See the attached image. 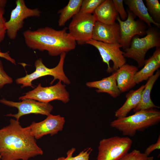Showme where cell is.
Masks as SVG:
<instances>
[{"label": "cell", "instance_id": "cell-1", "mask_svg": "<svg viewBox=\"0 0 160 160\" xmlns=\"http://www.w3.org/2000/svg\"><path fill=\"white\" fill-rule=\"evenodd\" d=\"M9 124L0 129L1 160H28L43 154L32 135L30 126L22 127L11 119Z\"/></svg>", "mask_w": 160, "mask_h": 160}, {"label": "cell", "instance_id": "cell-2", "mask_svg": "<svg viewBox=\"0 0 160 160\" xmlns=\"http://www.w3.org/2000/svg\"><path fill=\"white\" fill-rule=\"evenodd\" d=\"M66 27L57 30L46 27L34 31L27 30L23 35L25 43L29 48L47 51L51 56L60 55L74 49L76 42L67 31Z\"/></svg>", "mask_w": 160, "mask_h": 160}, {"label": "cell", "instance_id": "cell-3", "mask_svg": "<svg viewBox=\"0 0 160 160\" xmlns=\"http://www.w3.org/2000/svg\"><path fill=\"white\" fill-rule=\"evenodd\" d=\"M160 121V111L156 108L142 110L132 115L117 119L111 126L121 132L124 135L134 136L137 131H143Z\"/></svg>", "mask_w": 160, "mask_h": 160}, {"label": "cell", "instance_id": "cell-4", "mask_svg": "<svg viewBox=\"0 0 160 160\" xmlns=\"http://www.w3.org/2000/svg\"><path fill=\"white\" fill-rule=\"evenodd\" d=\"M146 32L145 36L142 38L138 35L134 36L129 47L124 49V56L135 60L139 67L144 66L145 55L149 49L160 47V33L157 28L148 27Z\"/></svg>", "mask_w": 160, "mask_h": 160}, {"label": "cell", "instance_id": "cell-5", "mask_svg": "<svg viewBox=\"0 0 160 160\" xmlns=\"http://www.w3.org/2000/svg\"><path fill=\"white\" fill-rule=\"evenodd\" d=\"M66 55L65 53L61 54L58 64L54 68H51L46 67L43 64L41 59L37 60L34 63L35 71L29 74H27L24 77L17 79L16 80V83L21 84V88L26 87L33 88L32 83L33 81L43 76H51L54 78L50 83L51 84L57 79L61 81L65 84H70L71 81L65 74L63 69Z\"/></svg>", "mask_w": 160, "mask_h": 160}, {"label": "cell", "instance_id": "cell-6", "mask_svg": "<svg viewBox=\"0 0 160 160\" xmlns=\"http://www.w3.org/2000/svg\"><path fill=\"white\" fill-rule=\"evenodd\" d=\"M132 143L127 137L103 139L99 143L97 160H120L128 153Z\"/></svg>", "mask_w": 160, "mask_h": 160}, {"label": "cell", "instance_id": "cell-7", "mask_svg": "<svg viewBox=\"0 0 160 160\" xmlns=\"http://www.w3.org/2000/svg\"><path fill=\"white\" fill-rule=\"evenodd\" d=\"M65 86L60 80L56 84L47 87H43L40 83L33 89L20 97L19 100L31 99L44 103L58 100L66 103L70 100V96Z\"/></svg>", "mask_w": 160, "mask_h": 160}, {"label": "cell", "instance_id": "cell-8", "mask_svg": "<svg viewBox=\"0 0 160 160\" xmlns=\"http://www.w3.org/2000/svg\"><path fill=\"white\" fill-rule=\"evenodd\" d=\"M86 44L93 46L98 50L103 62L107 65L106 71L108 73L116 71L126 63L124 52L121 50L122 47L119 44H107L92 39Z\"/></svg>", "mask_w": 160, "mask_h": 160}, {"label": "cell", "instance_id": "cell-9", "mask_svg": "<svg viewBox=\"0 0 160 160\" xmlns=\"http://www.w3.org/2000/svg\"><path fill=\"white\" fill-rule=\"evenodd\" d=\"M16 6L11 13L9 20L6 21V33L11 39H14L18 32L23 26L24 20L30 17H39L41 11L38 8L27 7L23 0H17Z\"/></svg>", "mask_w": 160, "mask_h": 160}, {"label": "cell", "instance_id": "cell-10", "mask_svg": "<svg viewBox=\"0 0 160 160\" xmlns=\"http://www.w3.org/2000/svg\"><path fill=\"white\" fill-rule=\"evenodd\" d=\"M96 22L92 14L78 13L73 17L69 25V33L79 44H86L92 39Z\"/></svg>", "mask_w": 160, "mask_h": 160}, {"label": "cell", "instance_id": "cell-11", "mask_svg": "<svg viewBox=\"0 0 160 160\" xmlns=\"http://www.w3.org/2000/svg\"><path fill=\"white\" fill-rule=\"evenodd\" d=\"M128 17L124 21L122 20L118 15L116 19L119 25L120 39L119 44L124 49L128 48L132 38L135 36H143L146 34L148 26L140 19L135 20L136 16L128 9Z\"/></svg>", "mask_w": 160, "mask_h": 160}, {"label": "cell", "instance_id": "cell-12", "mask_svg": "<svg viewBox=\"0 0 160 160\" xmlns=\"http://www.w3.org/2000/svg\"><path fill=\"white\" fill-rule=\"evenodd\" d=\"M0 102L17 109L18 112L17 113H9L7 116L15 117L18 121L22 116L30 114H41L47 116L50 114L53 109V106L49 103L41 102L31 99H25L20 102H15L3 98L0 100Z\"/></svg>", "mask_w": 160, "mask_h": 160}, {"label": "cell", "instance_id": "cell-13", "mask_svg": "<svg viewBox=\"0 0 160 160\" xmlns=\"http://www.w3.org/2000/svg\"><path fill=\"white\" fill-rule=\"evenodd\" d=\"M47 116L44 120L37 123L33 122L29 126L31 134L36 139L48 134L54 135L63 129L65 122L64 117L51 114Z\"/></svg>", "mask_w": 160, "mask_h": 160}, {"label": "cell", "instance_id": "cell-14", "mask_svg": "<svg viewBox=\"0 0 160 160\" xmlns=\"http://www.w3.org/2000/svg\"><path fill=\"white\" fill-rule=\"evenodd\" d=\"M120 28L118 23L105 24L96 21L95 23L92 39L104 43L119 44Z\"/></svg>", "mask_w": 160, "mask_h": 160}, {"label": "cell", "instance_id": "cell-15", "mask_svg": "<svg viewBox=\"0 0 160 160\" xmlns=\"http://www.w3.org/2000/svg\"><path fill=\"white\" fill-rule=\"evenodd\" d=\"M138 71V67L126 63L116 71L117 84L121 93L126 92L135 85L134 78Z\"/></svg>", "mask_w": 160, "mask_h": 160}, {"label": "cell", "instance_id": "cell-16", "mask_svg": "<svg viewBox=\"0 0 160 160\" xmlns=\"http://www.w3.org/2000/svg\"><path fill=\"white\" fill-rule=\"evenodd\" d=\"M117 73L116 71L109 76L100 80L87 82L86 85L89 88H96V91L97 93H107L112 97L116 98L121 93L117 84Z\"/></svg>", "mask_w": 160, "mask_h": 160}, {"label": "cell", "instance_id": "cell-17", "mask_svg": "<svg viewBox=\"0 0 160 160\" xmlns=\"http://www.w3.org/2000/svg\"><path fill=\"white\" fill-rule=\"evenodd\" d=\"M93 15L96 21L108 24L115 22L119 15L112 0H104L97 8Z\"/></svg>", "mask_w": 160, "mask_h": 160}, {"label": "cell", "instance_id": "cell-18", "mask_svg": "<svg viewBox=\"0 0 160 160\" xmlns=\"http://www.w3.org/2000/svg\"><path fill=\"white\" fill-rule=\"evenodd\" d=\"M160 75V71L157 70L156 73L147 80L142 91L140 101L137 105L133 109L134 112L142 110L160 108L159 107L154 104L150 97L151 92L153 86Z\"/></svg>", "mask_w": 160, "mask_h": 160}, {"label": "cell", "instance_id": "cell-19", "mask_svg": "<svg viewBox=\"0 0 160 160\" xmlns=\"http://www.w3.org/2000/svg\"><path fill=\"white\" fill-rule=\"evenodd\" d=\"M144 87L145 85H143L136 90H131L126 95L125 103L115 112V116L117 119L127 116L129 112L137 105Z\"/></svg>", "mask_w": 160, "mask_h": 160}, {"label": "cell", "instance_id": "cell-20", "mask_svg": "<svg viewBox=\"0 0 160 160\" xmlns=\"http://www.w3.org/2000/svg\"><path fill=\"white\" fill-rule=\"evenodd\" d=\"M123 1L128 6V9L148 27L151 26V24H153L160 28V24L155 22L150 17L143 0H125Z\"/></svg>", "mask_w": 160, "mask_h": 160}, {"label": "cell", "instance_id": "cell-21", "mask_svg": "<svg viewBox=\"0 0 160 160\" xmlns=\"http://www.w3.org/2000/svg\"><path fill=\"white\" fill-rule=\"evenodd\" d=\"M143 66V67L140 71H138L134 76V82L135 85L143 81L147 80L152 76L154 72L160 67V63H158L152 55L145 60Z\"/></svg>", "mask_w": 160, "mask_h": 160}, {"label": "cell", "instance_id": "cell-22", "mask_svg": "<svg viewBox=\"0 0 160 160\" xmlns=\"http://www.w3.org/2000/svg\"><path fill=\"white\" fill-rule=\"evenodd\" d=\"M82 0H70L67 4L58 11L60 14L58 21L59 26L65 25L67 21L79 13Z\"/></svg>", "mask_w": 160, "mask_h": 160}, {"label": "cell", "instance_id": "cell-23", "mask_svg": "<svg viewBox=\"0 0 160 160\" xmlns=\"http://www.w3.org/2000/svg\"><path fill=\"white\" fill-rule=\"evenodd\" d=\"M146 7L150 17L156 23H160V4L158 0H145Z\"/></svg>", "mask_w": 160, "mask_h": 160}, {"label": "cell", "instance_id": "cell-24", "mask_svg": "<svg viewBox=\"0 0 160 160\" xmlns=\"http://www.w3.org/2000/svg\"><path fill=\"white\" fill-rule=\"evenodd\" d=\"M75 151V148H72L67 152L66 157H60L55 160H89V155L92 149L90 147L87 148L77 156H73V154Z\"/></svg>", "mask_w": 160, "mask_h": 160}, {"label": "cell", "instance_id": "cell-25", "mask_svg": "<svg viewBox=\"0 0 160 160\" xmlns=\"http://www.w3.org/2000/svg\"><path fill=\"white\" fill-rule=\"evenodd\" d=\"M104 0H82L79 13L81 14H93L97 8Z\"/></svg>", "mask_w": 160, "mask_h": 160}, {"label": "cell", "instance_id": "cell-26", "mask_svg": "<svg viewBox=\"0 0 160 160\" xmlns=\"http://www.w3.org/2000/svg\"><path fill=\"white\" fill-rule=\"evenodd\" d=\"M153 156H147L138 150L134 149L128 153L120 160H153Z\"/></svg>", "mask_w": 160, "mask_h": 160}, {"label": "cell", "instance_id": "cell-27", "mask_svg": "<svg viewBox=\"0 0 160 160\" xmlns=\"http://www.w3.org/2000/svg\"><path fill=\"white\" fill-rule=\"evenodd\" d=\"M112 0L116 10L120 16L121 19L122 21L126 20L127 17L128 15L124 6L123 0Z\"/></svg>", "mask_w": 160, "mask_h": 160}, {"label": "cell", "instance_id": "cell-28", "mask_svg": "<svg viewBox=\"0 0 160 160\" xmlns=\"http://www.w3.org/2000/svg\"><path fill=\"white\" fill-rule=\"evenodd\" d=\"M4 8L0 7V44L4 40L6 33V20L4 17Z\"/></svg>", "mask_w": 160, "mask_h": 160}, {"label": "cell", "instance_id": "cell-29", "mask_svg": "<svg viewBox=\"0 0 160 160\" xmlns=\"http://www.w3.org/2000/svg\"><path fill=\"white\" fill-rule=\"evenodd\" d=\"M13 82L12 79L5 72L1 60H0V89L4 85Z\"/></svg>", "mask_w": 160, "mask_h": 160}, {"label": "cell", "instance_id": "cell-30", "mask_svg": "<svg viewBox=\"0 0 160 160\" xmlns=\"http://www.w3.org/2000/svg\"><path fill=\"white\" fill-rule=\"evenodd\" d=\"M160 149V135H159L158 138L157 142L154 144H152L149 146L145 150L144 153L147 156L149 154L153 151Z\"/></svg>", "mask_w": 160, "mask_h": 160}, {"label": "cell", "instance_id": "cell-31", "mask_svg": "<svg viewBox=\"0 0 160 160\" xmlns=\"http://www.w3.org/2000/svg\"><path fill=\"white\" fill-rule=\"evenodd\" d=\"M0 57L3 58L9 61L12 64L16 65L15 60L12 58L9 54V51H8L5 52H2L0 48Z\"/></svg>", "mask_w": 160, "mask_h": 160}, {"label": "cell", "instance_id": "cell-32", "mask_svg": "<svg viewBox=\"0 0 160 160\" xmlns=\"http://www.w3.org/2000/svg\"><path fill=\"white\" fill-rule=\"evenodd\" d=\"M152 56L154 59L160 63V47H156Z\"/></svg>", "mask_w": 160, "mask_h": 160}, {"label": "cell", "instance_id": "cell-33", "mask_svg": "<svg viewBox=\"0 0 160 160\" xmlns=\"http://www.w3.org/2000/svg\"><path fill=\"white\" fill-rule=\"evenodd\" d=\"M7 2L6 0H0V7L4 8Z\"/></svg>", "mask_w": 160, "mask_h": 160}]
</instances>
